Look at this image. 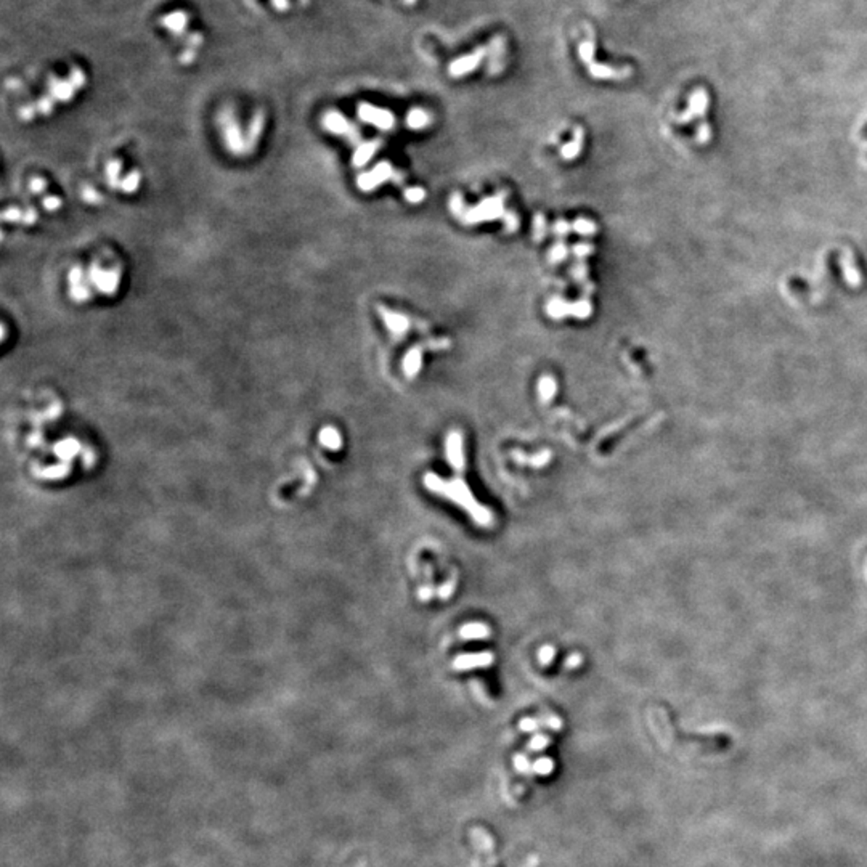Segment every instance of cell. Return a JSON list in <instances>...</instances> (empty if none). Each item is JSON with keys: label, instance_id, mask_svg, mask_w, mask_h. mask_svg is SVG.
Here are the masks:
<instances>
[{"label": "cell", "instance_id": "6da1fadb", "mask_svg": "<svg viewBox=\"0 0 867 867\" xmlns=\"http://www.w3.org/2000/svg\"><path fill=\"white\" fill-rule=\"evenodd\" d=\"M424 485H426L427 490L434 493H439L442 496H445V498L452 500L453 503H457V505L462 506L463 509L468 511L472 519L476 520L479 525L488 527L492 525V513L488 511V509H485L483 506L479 505V503L474 500V496H472L471 490L468 488V485H466L462 479H453V481H444V479L432 474V472H429L424 477Z\"/></svg>", "mask_w": 867, "mask_h": 867}, {"label": "cell", "instance_id": "7a4b0ae2", "mask_svg": "<svg viewBox=\"0 0 867 867\" xmlns=\"http://www.w3.org/2000/svg\"><path fill=\"white\" fill-rule=\"evenodd\" d=\"M594 53H596V44H594V34L593 31H590L588 33V38L578 45V55L581 62L586 65L588 74L591 77L599 79V81H623V79L633 74V69L630 68V66L615 68V66L610 65L598 63L596 60H594Z\"/></svg>", "mask_w": 867, "mask_h": 867}, {"label": "cell", "instance_id": "3957f363", "mask_svg": "<svg viewBox=\"0 0 867 867\" xmlns=\"http://www.w3.org/2000/svg\"><path fill=\"white\" fill-rule=\"evenodd\" d=\"M505 196L506 193H500V195L496 196L485 198L483 201L474 206V208L466 211L462 220L468 223V225H474V223L496 220L500 219V217H505Z\"/></svg>", "mask_w": 867, "mask_h": 867}, {"label": "cell", "instance_id": "277c9868", "mask_svg": "<svg viewBox=\"0 0 867 867\" xmlns=\"http://www.w3.org/2000/svg\"><path fill=\"white\" fill-rule=\"evenodd\" d=\"M673 731L675 736L684 742L697 744L703 750L712 751V754H721L727 749L732 747V737L726 732H713V734H686L683 732L676 723H673Z\"/></svg>", "mask_w": 867, "mask_h": 867}, {"label": "cell", "instance_id": "5b68a950", "mask_svg": "<svg viewBox=\"0 0 867 867\" xmlns=\"http://www.w3.org/2000/svg\"><path fill=\"white\" fill-rule=\"evenodd\" d=\"M487 53H488V47H479L477 50L468 53V55L453 60L450 66H448V74H450L452 77L468 76L469 72L474 71L477 66L483 62V58L487 57Z\"/></svg>", "mask_w": 867, "mask_h": 867}, {"label": "cell", "instance_id": "8992f818", "mask_svg": "<svg viewBox=\"0 0 867 867\" xmlns=\"http://www.w3.org/2000/svg\"><path fill=\"white\" fill-rule=\"evenodd\" d=\"M359 116L381 130H391L396 125V118L389 110H383V108L368 105V103L359 106Z\"/></svg>", "mask_w": 867, "mask_h": 867}, {"label": "cell", "instance_id": "52a82bcc", "mask_svg": "<svg viewBox=\"0 0 867 867\" xmlns=\"http://www.w3.org/2000/svg\"><path fill=\"white\" fill-rule=\"evenodd\" d=\"M445 450H447L448 463H450L457 471H462L464 468V450H463L462 434L457 432V430H453V432L448 434L447 442H445Z\"/></svg>", "mask_w": 867, "mask_h": 867}, {"label": "cell", "instance_id": "ba28073f", "mask_svg": "<svg viewBox=\"0 0 867 867\" xmlns=\"http://www.w3.org/2000/svg\"><path fill=\"white\" fill-rule=\"evenodd\" d=\"M379 313L381 318L384 320V323L387 325V328L392 332L396 337H403L406 335V331L410 330V320L405 317L402 313L392 312L391 308L386 307H379Z\"/></svg>", "mask_w": 867, "mask_h": 867}, {"label": "cell", "instance_id": "9c48e42d", "mask_svg": "<svg viewBox=\"0 0 867 867\" xmlns=\"http://www.w3.org/2000/svg\"><path fill=\"white\" fill-rule=\"evenodd\" d=\"M492 664H493V654H490V652L464 654V656H458L453 660V669L454 670L482 669V666H490Z\"/></svg>", "mask_w": 867, "mask_h": 867}, {"label": "cell", "instance_id": "30bf717a", "mask_svg": "<svg viewBox=\"0 0 867 867\" xmlns=\"http://www.w3.org/2000/svg\"><path fill=\"white\" fill-rule=\"evenodd\" d=\"M392 175V166L389 162H379L378 166H376L371 172H367L365 175H362L359 179V185L363 188V190H373L378 185L383 184L387 179H391Z\"/></svg>", "mask_w": 867, "mask_h": 867}, {"label": "cell", "instance_id": "8fae6325", "mask_svg": "<svg viewBox=\"0 0 867 867\" xmlns=\"http://www.w3.org/2000/svg\"><path fill=\"white\" fill-rule=\"evenodd\" d=\"M708 106V95L703 89H697L695 92H693L689 99V108L688 111L683 114V121H688L693 116H699L703 111L707 110Z\"/></svg>", "mask_w": 867, "mask_h": 867}, {"label": "cell", "instance_id": "7c38bea8", "mask_svg": "<svg viewBox=\"0 0 867 867\" xmlns=\"http://www.w3.org/2000/svg\"><path fill=\"white\" fill-rule=\"evenodd\" d=\"M421 363H423V350L421 347H411L408 352H406L405 359H403V373L406 378L413 379L415 376L420 373L421 369Z\"/></svg>", "mask_w": 867, "mask_h": 867}, {"label": "cell", "instance_id": "4fadbf2b", "mask_svg": "<svg viewBox=\"0 0 867 867\" xmlns=\"http://www.w3.org/2000/svg\"><path fill=\"white\" fill-rule=\"evenodd\" d=\"M583 142H585V132L581 127H577V129L574 130V138L572 142H569L564 145L561 148V156L564 160L571 161L574 157H577L581 153V148H583Z\"/></svg>", "mask_w": 867, "mask_h": 867}, {"label": "cell", "instance_id": "5bb4252c", "mask_svg": "<svg viewBox=\"0 0 867 867\" xmlns=\"http://www.w3.org/2000/svg\"><path fill=\"white\" fill-rule=\"evenodd\" d=\"M430 123H432V116H430V113H427L426 110H423V108H415V110H411L406 114V127H408V129H426L427 125H430Z\"/></svg>", "mask_w": 867, "mask_h": 867}, {"label": "cell", "instance_id": "9a60e30c", "mask_svg": "<svg viewBox=\"0 0 867 867\" xmlns=\"http://www.w3.org/2000/svg\"><path fill=\"white\" fill-rule=\"evenodd\" d=\"M556 392H557V384H556V379L553 378V376H549V374L542 376V378H539V381H538V397H539V400H542L543 403H548V402H551V400L556 397Z\"/></svg>", "mask_w": 867, "mask_h": 867}, {"label": "cell", "instance_id": "2e32d148", "mask_svg": "<svg viewBox=\"0 0 867 867\" xmlns=\"http://www.w3.org/2000/svg\"><path fill=\"white\" fill-rule=\"evenodd\" d=\"M547 313L549 315V318H553V320H562L566 317H571V304H569L567 301L561 299V297H554V299H551L548 302Z\"/></svg>", "mask_w": 867, "mask_h": 867}, {"label": "cell", "instance_id": "e0dca14e", "mask_svg": "<svg viewBox=\"0 0 867 867\" xmlns=\"http://www.w3.org/2000/svg\"><path fill=\"white\" fill-rule=\"evenodd\" d=\"M490 634V628L483 623H468L459 630V636L463 639H485Z\"/></svg>", "mask_w": 867, "mask_h": 867}, {"label": "cell", "instance_id": "ac0fdd59", "mask_svg": "<svg viewBox=\"0 0 867 867\" xmlns=\"http://www.w3.org/2000/svg\"><path fill=\"white\" fill-rule=\"evenodd\" d=\"M591 313H593V306L588 299L575 301L571 304V317H575L578 320H586Z\"/></svg>", "mask_w": 867, "mask_h": 867}, {"label": "cell", "instance_id": "d6986e66", "mask_svg": "<svg viewBox=\"0 0 867 867\" xmlns=\"http://www.w3.org/2000/svg\"><path fill=\"white\" fill-rule=\"evenodd\" d=\"M379 145H381V143H379L378 140H376V142H369V143H367V145H363L362 148H359V151H357V153H355V157H354V160H355V166H362V164H365V162L369 160V157H371V156L376 153V151H378Z\"/></svg>", "mask_w": 867, "mask_h": 867}, {"label": "cell", "instance_id": "ffe728a7", "mask_svg": "<svg viewBox=\"0 0 867 867\" xmlns=\"http://www.w3.org/2000/svg\"><path fill=\"white\" fill-rule=\"evenodd\" d=\"M572 228L578 235H583V236H591L598 232L596 223L591 220H586V219H577L572 223Z\"/></svg>", "mask_w": 867, "mask_h": 867}, {"label": "cell", "instance_id": "44dd1931", "mask_svg": "<svg viewBox=\"0 0 867 867\" xmlns=\"http://www.w3.org/2000/svg\"><path fill=\"white\" fill-rule=\"evenodd\" d=\"M547 233V219L543 214H537L533 219V238L535 241H542Z\"/></svg>", "mask_w": 867, "mask_h": 867}, {"label": "cell", "instance_id": "7402d4cb", "mask_svg": "<svg viewBox=\"0 0 867 867\" xmlns=\"http://www.w3.org/2000/svg\"><path fill=\"white\" fill-rule=\"evenodd\" d=\"M403 196L408 203L418 204V203L424 201V198H426V191H424L420 186H411V188H406Z\"/></svg>", "mask_w": 867, "mask_h": 867}, {"label": "cell", "instance_id": "603a6c76", "mask_svg": "<svg viewBox=\"0 0 867 867\" xmlns=\"http://www.w3.org/2000/svg\"><path fill=\"white\" fill-rule=\"evenodd\" d=\"M567 254H569L567 246L564 245V242L559 241V242H556L553 247H551L548 257H549L551 262L556 264V262H562V260L567 257Z\"/></svg>", "mask_w": 867, "mask_h": 867}, {"label": "cell", "instance_id": "cb8c5ba5", "mask_svg": "<svg viewBox=\"0 0 867 867\" xmlns=\"http://www.w3.org/2000/svg\"><path fill=\"white\" fill-rule=\"evenodd\" d=\"M450 208H452V211H453V214H454V216H462V217H463V216L466 214V212H464V201H463V196L459 195V193H454V195L452 196V199H450Z\"/></svg>", "mask_w": 867, "mask_h": 867}, {"label": "cell", "instance_id": "d4e9b609", "mask_svg": "<svg viewBox=\"0 0 867 867\" xmlns=\"http://www.w3.org/2000/svg\"><path fill=\"white\" fill-rule=\"evenodd\" d=\"M556 656V649L553 646H543L538 652V659L543 665H548Z\"/></svg>", "mask_w": 867, "mask_h": 867}, {"label": "cell", "instance_id": "484cf974", "mask_svg": "<svg viewBox=\"0 0 867 867\" xmlns=\"http://www.w3.org/2000/svg\"><path fill=\"white\" fill-rule=\"evenodd\" d=\"M330 127L336 132H344L345 129H347V123H345V119L341 116V114L335 113L330 116Z\"/></svg>", "mask_w": 867, "mask_h": 867}, {"label": "cell", "instance_id": "4316f807", "mask_svg": "<svg viewBox=\"0 0 867 867\" xmlns=\"http://www.w3.org/2000/svg\"><path fill=\"white\" fill-rule=\"evenodd\" d=\"M505 223H506V230H508V232H511V233H513V232H518V228H519V219H518V216L514 214V212H511V211H509V212H505Z\"/></svg>", "mask_w": 867, "mask_h": 867}, {"label": "cell", "instance_id": "83f0119b", "mask_svg": "<svg viewBox=\"0 0 867 867\" xmlns=\"http://www.w3.org/2000/svg\"><path fill=\"white\" fill-rule=\"evenodd\" d=\"M571 228H572L571 223H567L566 220L559 219L553 225V232H554L556 236H559V238H564V236H566L569 232H571Z\"/></svg>", "mask_w": 867, "mask_h": 867}, {"label": "cell", "instance_id": "f1b7e54d", "mask_svg": "<svg viewBox=\"0 0 867 867\" xmlns=\"http://www.w3.org/2000/svg\"><path fill=\"white\" fill-rule=\"evenodd\" d=\"M572 252L577 257H586V256H590V254L593 252V246L591 245H586V242H581V245H575L572 247Z\"/></svg>", "mask_w": 867, "mask_h": 867}, {"label": "cell", "instance_id": "f546056e", "mask_svg": "<svg viewBox=\"0 0 867 867\" xmlns=\"http://www.w3.org/2000/svg\"><path fill=\"white\" fill-rule=\"evenodd\" d=\"M548 462H549V452H543L542 454H535V457L530 459V464L537 466V468H538V466L547 464Z\"/></svg>", "mask_w": 867, "mask_h": 867}, {"label": "cell", "instance_id": "4dcf8cb0", "mask_svg": "<svg viewBox=\"0 0 867 867\" xmlns=\"http://www.w3.org/2000/svg\"><path fill=\"white\" fill-rule=\"evenodd\" d=\"M572 274H574L575 278H577V280H583V278L586 276V267H585V264L583 262L577 264V267H575V269L572 270Z\"/></svg>", "mask_w": 867, "mask_h": 867}, {"label": "cell", "instance_id": "1f68e13d", "mask_svg": "<svg viewBox=\"0 0 867 867\" xmlns=\"http://www.w3.org/2000/svg\"><path fill=\"white\" fill-rule=\"evenodd\" d=\"M580 664H581V656H578V654H572V656L569 657L567 662H566V665L569 666V669H577Z\"/></svg>", "mask_w": 867, "mask_h": 867}, {"label": "cell", "instance_id": "d6a6232c", "mask_svg": "<svg viewBox=\"0 0 867 867\" xmlns=\"http://www.w3.org/2000/svg\"><path fill=\"white\" fill-rule=\"evenodd\" d=\"M452 591H453V585L452 583H447L445 586H442L440 590H439L442 598H448V593H452Z\"/></svg>", "mask_w": 867, "mask_h": 867}, {"label": "cell", "instance_id": "836d02e7", "mask_svg": "<svg viewBox=\"0 0 867 867\" xmlns=\"http://www.w3.org/2000/svg\"><path fill=\"white\" fill-rule=\"evenodd\" d=\"M430 593H432V591H430V590H429V588H426V590H421V593H420V596H421V599H423V601H427V599L430 598Z\"/></svg>", "mask_w": 867, "mask_h": 867}, {"label": "cell", "instance_id": "e575fe53", "mask_svg": "<svg viewBox=\"0 0 867 867\" xmlns=\"http://www.w3.org/2000/svg\"><path fill=\"white\" fill-rule=\"evenodd\" d=\"M402 2H403L405 5H408V7H411V5H415V4L418 2V0H402Z\"/></svg>", "mask_w": 867, "mask_h": 867}]
</instances>
